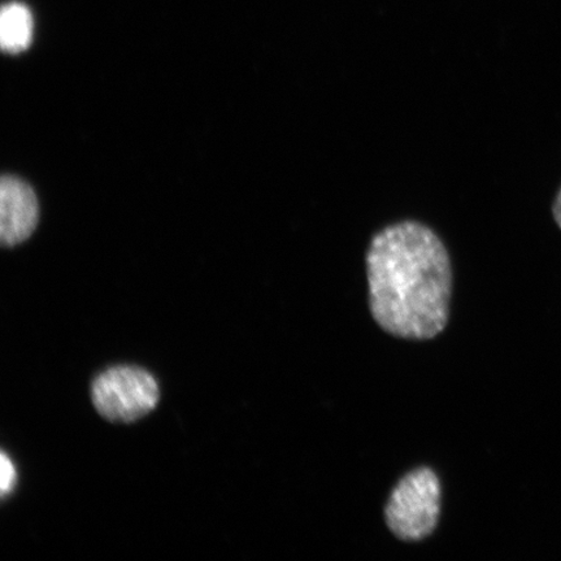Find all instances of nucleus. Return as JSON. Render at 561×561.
Masks as SVG:
<instances>
[{
  "instance_id": "39448f33",
  "label": "nucleus",
  "mask_w": 561,
  "mask_h": 561,
  "mask_svg": "<svg viewBox=\"0 0 561 561\" xmlns=\"http://www.w3.org/2000/svg\"><path fill=\"white\" fill-rule=\"evenodd\" d=\"M33 18L30 10L20 3H10L0 15V42L3 50L16 54L31 45Z\"/></svg>"
},
{
  "instance_id": "f257e3e1",
  "label": "nucleus",
  "mask_w": 561,
  "mask_h": 561,
  "mask_svg": "<svg viewBox=\"0 0 561 561\" xmlns=\"http://www.w3.org/2000/svg\"><path fill=\"white\" fill-rule=\"evenodd\" d=\"M366 264L370 312L386 333L426 341L445 331L453 266L446 245L430 227L407 220L378 231Z\"/></svg>"
},
{
  "instance_id": "7ed1b4c3",
  "label": "nucleus",
  "mask_w": 561,
  "mask_h": 561,
  "mask_svg": "<svg viewBox=\"0 0 561 561\" xmlns=\"http://www.w3.org/2000/svg\"><path fill=\"white\" fill-rule=\"evenodd\" d=\"M98 412L114 423H133L149 415L159 403V385L144 368L118 366L104 370L91 388Z\"/></svg>"
},
{
  "instance_id": "0eeeda50",
  "label": "nucleus",
  "mask_w": 561,
  "mask_h": 561,
  "mask_svg": "<svg viewBox=\"0 0 561 561\" xmlns=\"http://www.w3.org/2000/svg\"><path fill=\"white\" fill-rule=\"evenodd\" d=\"M552 216H553V220H556V222H557V226L561 230V186L556 196V201H553V203H552Z\"/></svg>"
},
{
  "instance_id": "f03ea898",
  "label": "nucleus",
  "mask_w": 561,
  "mask_h": 561,
  "mask_svg": "<svg viewBox=\"0 0 561 561\" xmlns=\"http://www.w3.org/2000/svg\"><path fill=\"white\" fill-rule=\"evenodd\" d=\"M440 482L431 468L403 477L392 490L385 520L392 535L404 542H420L436 530L440 514Z\"/></svg>"
},
{
  "instance_id": "423d86ee",
  "label": "nucleus",
  "mask_w": 561,
  "mask_h": 561,
  "mask_svg": "<svg viewBox=\"0 0 561 561\" xmlns=\"http://www.w3.org/2000/svg\"><path fill=\"white\" fill-rule=\"evenodd\" d=\"M18 481V473L15 466H13L12 460L4 453L2 454V496L11 494V491L15 489Z\"/></svg>"
},
{
  "instance_id": "20e7f679",
  "label": "nucleus",
  "mask_w": 561,
  "mask_h": 561,
  "mask_svg": "<svg viewBox=\"0 0 561 561\" xmlns=\"http://www.w3.org/2000/svg\"><path fill=\"white\" fill-rule=\"evenodd\" d=\"M39 220L37 195L27 182L15 175L0 181V241L16 245L33 234Z\"/></svg>"
}]
</instances>
